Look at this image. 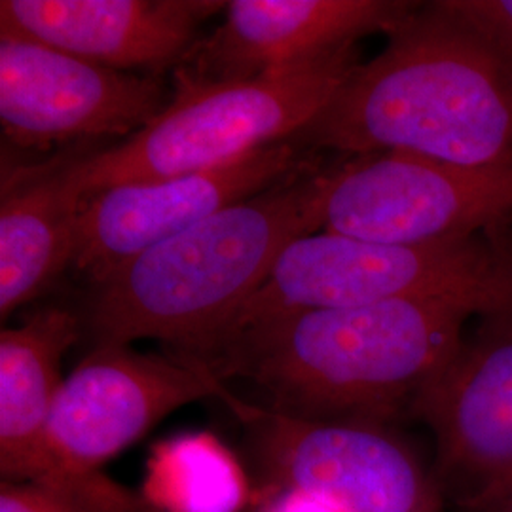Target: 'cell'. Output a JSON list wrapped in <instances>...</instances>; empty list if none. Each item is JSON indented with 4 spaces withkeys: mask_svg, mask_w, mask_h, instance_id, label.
<instances>
[{
    "mask_svg": "<svg viewBox=\"0 0 512 512\" xmlns=\"http://www.w3.org/2000/svg\"><path fill=\"white\" fill-rule=\"evenodd\" d=\"M226 391L200 363L145 355L131 346H93L59 387L50 446L63 465L99 473L171 412L222 399Z\"/></svg>",
    "mask_w": 512,
    "mask_h": 512,
    "instance_id": "obj_9",
    "label": "cell"
},
{
    "mask_svg": "<svg viewBox=\"0 0 512 512\" xmlns=\"http://www.w3.org/2000/svg\"><path fill=\"white\" fill-rule=\"evenodd\" d=\"M440 4L512 57V0H442Z\"/></svg>",
    "mask_w": 512,
    "mask_h": 512,
    "instance_id": "obj_17",
    "label": "cell"
},
{
    "mask_svg": "<svg viewBox=\"0 0 512 512\" xmlns=\"http://www.w3.org/2000/svg\"><path fill=\"white\" fill-rule=\"evenodd\" d=\"M80 336V321L63 308L38 310L0 332V473L65 495L90 512H154L141 494L99 473L63 465L48 431L61 378V359Z\"/></svg>",
    "mask_w": 512,
    "mask_h": 512,
    "instance_id": "obj_11",
    "label": "cell"
},
{
    "mask_svg": "<svg viewBox=\"0 0 512 512\" xmlns=\"http://www.w3.org/2000/svg\"><path fill=\"white\" fill-rule=\"evenodd\" d=\"M219 0H2L0 29L133 73L179 67Z\"/></svg>",
    "mask_w": 512,
    "mask_h": 512,
    "instance_id": "obj_14",
    "label": "cell"
},
{
    "mask_svg": "<svg viewBox=\"0 0 512 512\" xmlns=\"http://www.w3.org/2000/svg\"><path fill=\"white\" fill-rule=\"evenodd\" d=\"M84 198L69 160L21 167L2 183L0 317L37 300L73 266Z\"/></svg>",
    "mask_w": 512,
    "mask_h": 512,
    "instance_id": "obj_15",
    "label": "cell"
},
{
    "mask_svg": "<svg viewBox=\"0 0 512 512\" xmlns=\"http://www.w3.org/2000/svg\"><path fill=\"white\" fill-rule=\"evenodd\" d=\"M169 101L156 76L109 69L0 29V124L16 147L124 141Z\"/></svg>",
    "mask_w": 512,
    "mask_h": 512,
    "instance_id": "obj_8",
    "label": "cell"
},
{
    "mask_svg": "<svg viewBox=\"0 0 512 512\" xmlns=\"http://www.w3.org/2000/svg\"><path fill=\"white\" fill-rule=\"evenodd\" d=\"M454 512H512V476L454 507Z\"/></svg>",
    "mask_w": 512,
    "mask_h": 512,
    "instance_id": "obj_20",
    "label": "cell"
},
{
    "mask_svg": "<svg viewBox=\"0 0 512 512\" xmlns=\"http://www.w3.org/2000/svg\"><path fill=\"white\" fill-rule=\"evenodd\" d=\"M359 67L355 46L249 80L198 82L175 73L171 101L147 128L69 158L84 202L118 184L230 164L306 128Z\"/></svg>",
    "mask_w": 512,
    "mask_h": 512,
    "instance_id": "obj_4",
    "label": "cell"
},
{
    "mask_svg": "<svg viewBox=\"0 0 512 512\" xmlns=\"http://www.w3.org/2000/svg\"><path fill=\"white\" fill-rule=\"evenodd\" d=\"M141 495L156 512H241L251 484L238 456L198 431L154 444Z\"/></svg>",
    "mask_w": 512,
    "mask_h": 512,
    "instance_id": "obj_16",
    "label": "cell"
},
{
    "mask_svg": "<svg viewBox=\"0 0 512 512\" xmlns=\"http://www.w3.org/2000/svg\"><path fill=\"white\" fill-rule=\"evenodd\" d=\"M258 512H342L330 501L319 495L289 488V486H272L266 488V499L262 501Z\"/></svg>",
    "mask_w": 512,
    "mask_h": 512,
    "instance_id": "obj_19",
    "label": "cell"
},
{
    "mask_svg": "<svg viewBox=\"0 0 512 512\" xmlns=\"http://www.w3.org/2000/svg\"><path fill=\"white\" fill-rule=\"evenodd\" d=\"M473 315L484 311L437 296L287 311L230 332L198 363L251 382L287 416L391 425L454 359Z\"/></svg>",
    "mask_w": 512,
    "mask_h": 512,
    "instance_id": "obj_1",
    "label": "cell"
},
{
    "mask_svg": "<svg viewBox=\"0 0 512 512\" xmlns=\"http://www.w3.org/2000/svg\"><path fill=\"white\" fill-rule=\"evenodd\" d=\"M319 169V232L385 245L476 238L512 219V165L463 167L406 152Z\"/></svg>",
    "mask_w": 512,
    "mask_h": 512,
    "instance_id": "obj_6",
    "label": "cell"
},
{
    "mask_svg": "<svg viewBox=\"0 0 512 512\" xmlns=\"http://www.w3.org/2000/svg\"><path fill=\"white\" fill-rule=\"evenodd\" d=\"M308 162L304 150L281 141L198 173L101 190L78 215L73 268L99 285L129 260L287 179Z\"/></svg>",
    "mask_w": 512,
    "mask_h": 512,
    "instance_id": "obj_10",
    "label": "cell"
},
{
    "mask_svg": "<svg viewBox=\"0 0 512 512\" xmlns=\"http://www.w3.org/2000/svg\"><path fill=\"white\" fill-rule=\"evenodd\" d=\"M319 167L232 203L148 249L95 285L93 346L154 338L183 361H200L262 287L294 239L319 232Z\"/></svg>",
    "mask_w": 512,
    "mask_h": 512,
    "instance_id": "obj_3",
    "label": "cell"
},
{
    "mask_svg": "<svg viewBox=\"0 0 512 512\" xmlns=\"http://www.w3.org/2000/svg\"><path fill=\"white\" fill-rule=\"evenodd\" d=\"M435 296L469 300L484 317L512 311V256L478 238L385 245L315 232L285 247L215 346L230 332L277 313Z\"/></svg>",
    "mask_w": 512,
    "mask_h": 512,
    "instance_id": "obj_5",
    "label": "cell"
},
{
    "mask_svg": "<svg viewBox=\"0 0 512 512\" xmlns=\"http://www.w3.org/2000/svg\"><path fill=\"white\" fill-rule=\"evenodd\" d=\"M420 4L401 0H232L226 18L175 73L198 82L249 80L393 33Z\"/></svg>",
    "mask_w": 512,
    "mask_h": 512,
    "instance_id": "obj_13",
    "label": "cell"
},
{
    "mask_svg": "<svg viewBox=\"0 0 512 512\" xmlns=\"http://www.w3.org/2000/svg\"><path fill=\"white\" fill-rule=\"evenodd\" d=\"M410 416L435 440V475L463 503L512 476V311L482 317Z\"/></svg>",
    "mask_w": 512,
    "mask_h": 512,
    "instance_id": "obj_12",
    "label": "cell"
},
{
    "mask_svg": "<svg viewBox=\"0 0 512 512\" xmlns=\"http://www.w3.org/2000/svg\"><path fill=\"white\" fill-rule=\"evenodd\" d=\"M220 403L245 427L268 488H298L342 512H450L433 465L387 423L294 418L230 389Z\"/></svg>",
    "mask_w": 512,
    "mask_h": 512,
    "instance_id": "obj_7",
    "label": "cell"
},
{
    "mask_svg": "<svg viewBox=\"0 0 512 512\" xmlns=\"http://www.w3.org/2000/svg\"><path fill=\"white\" fill-rule=\"evenodd\" d=\"M0 512H90L65 495L31 482L2 480Z\"/></svg>",
    "mask_w": 512,
    "mask_h": 512,
    "instance_id": "obj_18",
    "label": "cell"
},
{
    "mask_svg": "<svg viewBox=\"0 0 512 512\" xmlns=\"http://www.w3.org/2000/svg\"><path fill=\"white\" fill-rule=\"evenodd\" d=\"M382 54L359 65L300 150L406 152L463 167L512 165V57L440 2L418 6Z\"/></svg>",
    "mask_w": 512,
    "mask_h": 512,
    "instance_id": "obj_2",
    "label": "cell"
}]
</instances>
